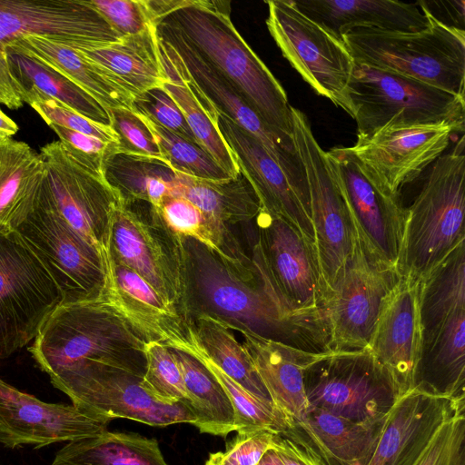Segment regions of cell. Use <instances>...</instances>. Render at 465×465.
Wrapping results in <instances>:
<instances>
[{"label": "cell", "mask_w": 465, "mask_h": 465, "mask_svg": "<svg viewBox=\"0 0 465 465\" xmlns=\"http://www.w3.org/2000/svg\"><path fill=\"white\" fill-rule=\"evenodd\" d=\"M186 272V318L213 317L232 331L313 353L331 351V331L321 310L294 307L273 282L256 242L252 278L240 275L213 251L183 238Z\"/></svg>", "instance_id": "1"}, {"label": "cell", "mask_w": 465, "mask_h": 465, "mask_svg": "<svg viewBox=\"0 0 465 465\" xmlns=\"http://www.w3.org/2000/svg\"><path fill=\"white\" fill-rule=\"evenodd\" d=\"M154 20L162 18L214 67L265 123L292 137V105L285 90L234 27L230 2L150 0Z\"/></svg>", "instance_id": "2"}, {"label": "cell", "mask_w": 465, "mask_h": 465, "mask_svg": "<svg viewBox=\"0 0 465 465\" xmlns=\"http://www.w3.org/2000/svg\"><path fill=\"white\" fill-rule=\"evenodd\" d=\"M34 340L28 350L54 387L94 365L145 371L146 341L103 299L62 304Z\"/></svg>", "instance_id": "3"}, {"label": "cell", "mask_w": 465, "mask_h": 465, "mask_svg": "<svg viewBox=\"0 0 465 465\" xmlns=\"http://www.w3.org/2000/svg\"><path fill=\"white\" fill-rule=\"evenodd\" d=\"M421 334L416 386L465 401V242L418 283Z\"/></svg>", "instance_id": "4"}, {"label": "cell", "mask_w": 465, "mask_h": 465, "mask_svg": "<svg viewBox=\"0 0 465 465\" xmlns=\"http://www.w3.org/2000/svg\"><path fill=\"white\" fill-rule=\"evenodd\" d=\"M465 139L430 167L413 203L406 207L397 270L419 282L465 242Z\"/></svg>", "instance_id": "5"}, {"label": "cell", "mask_w": 465, "mask_h": 465, "mask_svg": "<svg viewBox=\"0 0 465 465\" xmlns=\"http://www.w3.org/2000/svg\"><path fill=\"white\" fill-rule=\"evenodd\" d=\"M430 22L427 29L415 33L358 26L341 37L354 62L421 81L465 99L464 29L440 22L430 12Z\"/></svg>", "instance_id": "6"}, {"label": "cell", "mask_w": 465, "mask_h": 465, "mask_svg": "<svg viewBox=\"0 0 465 465\" xmlns=\"http://www.w3.org/2000/svg\"><path fill=\"white\" fill-rule=\"evenodd\" d=\"M357 137L386 124L445 123L465 129V99L421 81L354 62L348 84Z\"/></svg>", "instance_id": "7"}, {"label": "cell", "mask_w": 465, "mask_h": 465, "mask_svg": "<svg viewBox=\"0 0 465 465\" xmlns=\"http://www.w3.org/2000/svg\"><path fill=\"white\" fill-rule=\"evenodd\" d=\"M303 385L310 409L357 422L384 420L402 395L368 348L319 353L303 370Z\"/></svg>", "instance_id": "8"}, {"label": "cell", "mask_w": 465, "mask_h": 465, "mask_svg": "<svg viewBox=\"0 0 465 465\" xmlns=\"http://www.w3.org/2000/svg\"><path fill=\"white\" fill-rule=\"evenodd\" d=\"M108 252L140 275L188 323L183 237L169 229L154 207L145 202H121L114 213Z\"/></svg>", "instance_id": "9"}, {"label": "cell", "mask_w": 465, "mask_h": 465, "mask_svg": "<svg viewBox=\"0 0 465 465\" xmlns=\"http://www.w3.org/2000/svg\"><path fill=\"white\" fill-rule=\"evenodd\" d=\"M266 25L282 55L321 96L351 116L348 84L354 60L341 36L303 13L294 0H270Z\"/></svg>", "instance_id": "10"}, {"label": "cell", "mask_w": 465, "mask_h": 465, "mask_svg": "<svg viewBox=\"0 0 465 465\" xmlns=\"http://www.w3.org/2000/svg\"><path fill=\"white\" fill-rule=\"evenodd\" d=\"M63 302L60 288L17 232H0V360L34 340Z\"/></svg>", "instance_id": "11"}, {"label": "cell", "mask_w": 465, "mask_h": 465, "mask_svg": "<svg viewBox=\"0 0 465 465\" xmlns=\"http://www.w3.org/2000/svg\"><path fill=\"white\" fill-rule=\"evenodd\" d=\"M400 281L397 268L379 259L356 233L352 253L321 306L331 351L368 348L381 308Z\"/></svg>", "instance_id": "12"}, {"label": "cell", "mask_w": 465, "mask_h": 465, "mask_svg": "<svg viewBox=\"0 0 465 465\" xmlns=\"http://www.w3.org/2000/svg\"><path fill=\"white\" fill-rule=\"evenodd\" d=\"M291 112L292 137L306 181L326 292L352 253L356 232L326 152L317 142L308 117L293 106Z\"/></svg>", "instance_id": "13"}, {"label": "cell", "mask_w": 465, "mask_h": 465, "mask_svg": "<svg viewBox=\"0 0 465 465\" xmlns=\"http://www.w3.org/2000/svg\"><path fill=\"white\" fill-rule=\"evenodd\" d=\"M159 45L194 88L242 130L255 138L281 166L303 201L309 204L306 181L293 142L271 128L248 102L192 46L180 32L162 18L154 21Z\"/></svg>", "instance_id": "14"}, {"label": "cell", "mask_w": 465, "mask_h": 465, "mask_svg": "<svg viewBox=\"0 0 465 465\" xmlns=\"http://www.w3.org/2000/svg\"><path fill=\"white\" fill-rule=\"evenodd\" d=\"M40 154L45 175L39 196L106 258L119 195L104 173L76 161L59 140L41 147Z\"/></svg>", "instance_id": "15"}, {"label": "cell", "mask_w": 465, "mask_h": 465, "mask_svg": "<svg viewBox=\"0 0 465 465\" xmlns=\"http://www.w3.org/2000/svg\"><path fill=\"white\" fill-rule=\"evenodd\" d=\"M15 231L60 288L63 304L103 298L106 286L105 257L39 194L33 211Z\"/></svg>", "instance_id": "16"}, {"label": "cell", "mask_w": 465, "mask_h": 465, "mask_svg": "<svg viewBox=\"0 0 465 465\" xmlns=\"http://www.w3.org/2000/svg\"><path fill=\"white\" fill-rule=\"evenodd\" d=\"M143 375L106 365L81 370L55 388L66 394L76 408L114 420L124 418L150 426L194 424L196 418L186 403L165 404L142 385Z\"/></svg>", "instance_id": "17"}, {"label": "cell", "mask_w": 465, "mask_h": 465, "mask_svg": "<svg viewBox=\"0 0 465 465\" xmlns=\"http://www.w3.org/2000/svg\"><path fill=\"white\" fill-rule=\"evenodd\" d=\"M458 129L449 124H386L350 147L366 173L384 193L400 196L448 149Z\"/></svg>", "instance_id": "18"}, {"label": "cell", "mask_w": 465, "mask_h": 465, "mask_svg": "<svg viewBox=\"0 0 465 465\" xmlns=\"http://www.w3.org/2000/svg\"><path fill=\"white\" fill-rule=\"evenodd\" d=\"M326 156L356 233L379 259L397 268L406 221L400 196L381 190L350 147H333Z\"/></svg>", "instance_id": "19"}, {"label": "cell", "mask_w": 465, "mask_h": 465, "mask_svg": "<svg viewBox=\"0 0 465 465\" xmlns=\"http://www.w3.org/2000/svg\"><path fill=\"white\" fill-rule=\"evenodd\" d=\"M112 420L73 404L45 402L0 379V443L9 449H39L96 436Z\"/></svg>", "instance_id": "20"}, {"label": "cell", "mask_w": 465, "mask_h": 465, "mask_svg": "<svg viewBox=\"0 0 465 465\" xmlns=\"http://www.w3.org/2000/svg\"><path fill=\"white\" fill-rule=\"evenodd\" d=\"M25 36L89 46L124 38L87 0H0V48L5 50L9 43Z\"/></svg>", "instance_id": "21"}, {"label": "cell", "mask_w": 465, "mask_h": 465, "mask_svg": "<svg viewBox=\"0 0 465 465\" xmlns=\"http://www.w3.org/2000/svg\"><path fill=\"white\" fill-rule=\"evenodd\" d=\"M257 243L282 295L294 307L321 310L325 293L316 245L282 218L261 209Z\"/></svg>", "instance_id": "22"}, {"label": "cell", "mask_w": 465, "mask_h": 465, "mask_svg": "<svg viewBox=\"0 0 465 465\" xmlns=\"http://www.w3.org/2000/svg\"><path fill=\"white\" fill-rule=\"evenodd\" d=\"M106 301L146 342L192 353L195 349L190 325L149 283L109 252L105 258Z\"/></svg>", "instance_id": "23"}, {"label": "cell", "mask_w": 465, "mask_h": 465, "mask_svg": "<svg viewBox=\"0 0 465 465\" xmlns=\"http://www.w3.org/2000/svg\"><path fill=\"white\" fill-rule=\"evenodd\" d=\"M214 123L254 189L262 210L282 218L315 243L310 208L281 166L255 138L217 111Z\"/></svg>", "instance_id": "24"}, {"label": "cell", "mask_w": 465, "mask_h": 465, "mask_svg": "<svg viewBox=\"0 0 465 465\" xmlns=\"http://www.w3.org/2000/svg\"><path fill=\"white\" fill-rule=\"evenodd\" d=\"M465 401L419 387L402 394L389 411L367 465H415L440 427Z\"/></svg>", "instance_id": "25"}, {"label": "cell", "mask_w": 465, "mask_h": 465, "mask_svg": "<svg viewBox=\"0 0 465 465\" xmlns=\"http://www.w3.org/2000/svg\"><path fill=\"white\" fill-rule=\"evenodd\" d=\"M418 283L401 276L381 308L368 346L401 394L415 388L420 357Z\"/></svg>", "instance_id": "26"}, {"label": "cell", "mask_w": 465, "mask_h": 465, "mask_svg": "<svg viewBox=\"0 0 465 465\" xmlns=\"http://www.w3.org/2000/svg\"><path fill=\"white\" fill-rule=\"evenodd\" d=\"M239 332L273 406L284 416L289 426L303 422L310 410L303 370L319 353L302 351L250 331Z\"/></svg>", "instance_id": "27"}, {"label": "cell", "mask_w": 465, "mask_h": 465, "mask_svg": "<svg viewBox=\"0 0 465 465\" xmlns=\"http://www.w3.org/2000/svg\"><path fill=\"white\" fill-rule=\"evenodd\" d=\"M307 15L341 36L352 27L415 33L430 26V12L422 1L294 0Z\"/></svg>", "instance_id": "28"}, {"label": "cell", "mask_w": 465, "mask_h": 465, "mask_svg": "<svg viewBox=\"0 0 465 465\" xmlns=\"http://www.w3.org/2000/svg\"><path fill=\"white\" fill-rule=\"evenodd\" d=\"M5 49L20 52L45 64L93 96L108 111L116 108L133 110L134 96L122 80L55 39L25 36L12 41Z\"/></svg>", "instance_id": "29"}, {"label": "cell", "mask_w": 465, "mask_h": 465, "mask_svg": "<svg viewBox=\"0 0 465 465\" xmlns=\"http://www.w3.org/2000/svg\"><path fill=\"white\" fill-rule=\"evenodd\" d=\"M45 175L40 153L0 136V232L15 231L33 211Z\"/></svg>", "instance_id": "30"}, {"label": "cell", "mask_w": 465, "mask_h": 465, "mask_svg": "<svg viewBox=\"0 0 465 465\" xmlns=\"http://www.w3.org/2000/svg\"><path fill=\"white\" fill-rule=\"evenodd\" d=\"M87 61L122 80L134 96L161 86L164 80L155 26L149 31L107 45L89 46L55 39Z\"/></svg>", "instance_id": "31"}, {"label": "cell", "mask_w": 465, "mask_h": 465, "mask_svg": "<svg viewBox=\"0 0 465 465\" xmlns=\"http://www.w3.org/2000/svg\"><path fill=\"white\" fill-rule=\"evenodd\" d=\"M384 420L352 421L310 409L298 423L328 465H367L380 439Z\"/></svg>", "instance_id": "32"}, {"label": "cell", "mask_w": 465, "mask_h": 465, "mask_svg": "<svg viewBox=\"0 0 465 465\" xmlns=\"http://www.w3.org/2000/svg\"><path fill=\"white\" fill-rule=\"evenodd\" d=\"M155 209L175 234L192 238L208 247L240 275L245 278L254 276L251 257L228 225L181 196H167Z\"/></svg>", "instance_id": "33"}, {"label": "cell", "mask_w": 465, "mask_h": 465, "mask_svg": "<svg viewBox=\"0 0 465 465\" xmlns=\"http://www.w3.org/2000/svg\"><path fill=\"white\" fill-rule=\"evenodd\" d=\"M170 196H181L226 224L252 222L262 206L252 184L240 172L229 180L211 181L176 173Z\"/></svg>", "instance_id": "34"}, {"label": "cell", "mask_w": 465, "mask_h": 465, "mask_svg": "<svg viewBox=\"0 0 465 465\" xmlns=\"http://www.w3.org/2000/svg\"><path fill=\"white\" fill-rule=\"evenodd\" d=\"M52 465H168L158 441L134 432L104 431L69 441Z\"/></svg>", "instance_id": "35"}, {"label": "cell", "mask_w": 465, "mask_h": 465, "mask_svg": "<svg viewBox=\"0 0 465 465\" xmlns=\"http://www.w3.org/2000/svg\"><path fill=\"white\" fill-rule=\"evenodd\" d=\"M190 328L196 350L249 393L273 406L247 350L232 330L204 314L193 317Z\"/></svg>", "instance_id": "36"}, {"label": "cell", "mask_w": 465, "mask_h": 465, "mask_svg": "<svg viewBox=\"0 0 465 465\" xmlns=\"http://www.w3.org/2000/svg\"><path fill=\"white\" fill-rule=\"evenodd\" d=\"M181 371L189 406L201 433L225 438L235 431L233 407L221 383L193 355L171 349Z\"/></svg>", "instance_id": "37"}, {"label": "cell", "mask_w": 465, "mask_h": 465, "mask_svg": "<svg viewBox=\"0 0 465 465\" xmlns=\"http://www.w3.org/2000/svg\"><path fill=\"white\" fill-rule=\"evenodd\" d=\"M158 47L164 74L161 87L183 113L197 143L232 177H236L241 172L236 160L214 121L206 112L200 96L183 73L161 47L159 42Z\"/></svg>", "instance_id": "38"}, {"label": "cell", "mask_w": 465, "mask_h": 465, "mask_svg": "<svg viewBox=\"0 0 465 465\" xmlns=\"http://www.w3.org/2000/svg\"><path fill=\"white\" fill-rule=\"evenodd\" d=\"M103 172L121 202H145L155 208L171 195L176 175L163 161L118 152L104 160Z\"/></svg>", "instance_id": "39"}, {"label": "cell", "mask_w": 465, "mask_h": 465, "mask_svg": "<svg viewBox=\"0 0 465 465\" xmlns=\"http://www.w3.org/2000/svg\"><path fill=\"white\" fill-rule=\"evenodd\" d=\"M5 51L12 73L25 91L34 90L91 121L111 126L109 111L73 82L33 57Z\"/></svg>", "instance_id": "40"}, {"label": "cell", "mask_w": 465, "mask_h": 465, "mask_svg": "<svg viewBox=\"0 0 465 465\" xmlns=\"http://www.w3.org/2000/svg\"><path fill=\"white\" fill-rule=\"evenodd\" d=\"M137 114L154 137L164 162L174 173L211 181L234 178L197 143L169 131L144 114Z\"/></svg>", "instance_id": "41"}, {"label": "cell", "mask_w": 465, "mask_h": 465, "mask_svg": "<svg viewBox=\"0 0 465 465\" xmlns=\"http://www.w3.org/2000/svg\"><path fill=\"white\" fill-rule=\"evenodd\" d=\"M190 354L202 361L225 390L233 407L235 431L267 430L279 433L289 427L284 416L274 406L249 393L198 350L195 349Z\"/></svg>", "instance_id": "42"}, {"label": "cell", "mask_w": 465, "mask_h": 465, "mask_svg": "<svg viewBox=\"0 0 465 465\" xmlns=\"http://www.w3.org/2000/svg\"><path fill=\"white\" fill-rule=\"evenodd\" d=\"M143 352V389L163 403L189 405L183 376L171 348L156 341H149L146 342Z\"/></svg>", "instance_id": "43"}, {"label": "cell", "mask_w": 465, "mask_h": 465, "mask_svg": "<svg viewBox=\"0 0 465 465\" xmlns=\"http://www.w3.org/2000/svg\"><path fill=\"white\" fill-rule=\"evenodd\" d=\"M28 104L48 124H53L104 142L118 144V136L111 126L104 125L77 114L58 101L34 90H26Z\"/></svg>", "instance_id": "44"}, {"label": "cell", "mask_w": 465, "mask_h": 465, "mask_svg": "<svg viewBox=\"0 0 465 465\" xmlns=\"http://www.w3.org/2000/svg\"><path fill=\"white\" fill-rule=\"evenodd\" d=\"M415 465H465V407L440 427Z\"/></svg>", "instance_id": "45"}, {"label": "cell", "mask_w": 465, "mask_h": 465, "mask_svg": "<svg viewBox=\"0 0 465 465\" xmlns=\"http://www.w3.org/2000/svg\"><path fill=\"white\" fill-rule=\"evenodd\" d=\"M109 114L111 126L118 136L116 152L164 162L154 137L135 111L116 108Z\"/></svg>", "instance_id": "46"}, {"label": "cell", "mask_w": 465, "mask_h": 465, "mask_svg": "<svg viewBox=\"0 0 465 465\" xmlns=\"http://www.w3.org/2000/svg\"><path fill=\"white\" fill-rule=\"evenodd\" d=\"M122 36H133L154 26L148 0H87Z\"/></svg>", "instance_id": "47"}, {"label": "cell", "mask_w": 465, "mask_h": 465, "mask_svg": "<svg viewBox=\"0 0 465 465\" xmlns=\"http://www.w3.org/2000/svg\"><path fill=\"white\" fill-rule=\"evenodd\" d=\"M133 110L148 116L169 131L197 143L183 113L161 86L135 95Z\"/></svg>", "instance_id": "48"}, {"label": "cell", "mask_w": 465, "mask_h": 465, "mask_svg": "<svg viewBox=\"0 0 465 465\" xmlns=\"http://www.w3.org/2000/svg\"><path fill=\"white\" fill-rule=\"evenodd\" d=\"M48 126L57 134L59 141L71 156L95 171L104 173V160L117 151V143L104 142L56 124H50Z\"/></svg>", "instance_id": "49"}, {"label": "cell", "mask_w": 465, "mask_h": 465, "mask_svg": "<svg viewBox=\"0 0 465 465\" xmlns=\"http://www.w3.org/2000/svg\"><path fill=\"white\" fill-rule=\"evenodd\" d=\"M283 465H328L299 425L274 433L272 447Z\"/></svg>", "instance_id": "50"}, {"label": "cell", "mask_w": 465, "mask_h": 465, "mask_svg": "<svg viewBox=\"0 0 465 465\" xmlns=\"http://www.w3.org/2000/svg\"><path fill=\"white\" fill-rule=\"evenodd\" d=\"M274 432L260 430L237 432L227 444L223 455L232 465H258L272 449Z\"/></svg>", "instance_id": "51"}, {"label": "cell", "mask_w": 465, "mask_h": 465, "mask_svg": "<svg viewBox=\"0 0 465 465\" xmlns=\"http://www.w3.org/2000/svg\"><path fill=\"white\" fill-rule=\"evenodd\" d=\"M26 103V92L13 74L5 50L0 48V104L18 109Z\"/></svg>", "instance_id": "52"}, {"label": "cell", "mask_w": 465, "mask_h": 465, "mask_svg": "<svg viewBox=\"0 0 465 465\" xmlns=\"http://www.w3.org/2000/svg\"><path fill=\"white\" fill-rule=\"evenodd\" d=\"M17 131V124L0 109V136L11 137Z\"/></svg>", "instance_id": "53"}, {"label": "cell", "mask_w": 465, "mask_h": 465, "mask_svg": "<svg viewBox=\"0 0 465 465\" xmlns=\"http://www.w3.org/2000/svg\"><path fill=\"white\" fill-rule=\"evenodd\" d=\"M258 465H283L278 454L273 449L268 450L262 456Z\"/></svg>", "instance_id": "54"}, {"label": "cell", "mask_w": 465, "mask_h": 465, "mask_svg": "<svg viewBox=\"0 0 465 465\" xmlns=\"http://www.w3.org/2000/svg\"><path fill=\"white\" fill-rule=\"evenodd\" d=\"M204 465H232L224 457L223 452L217 451L210 453Z\"/></svg>", "instance_id": "55"}]
</instances>
